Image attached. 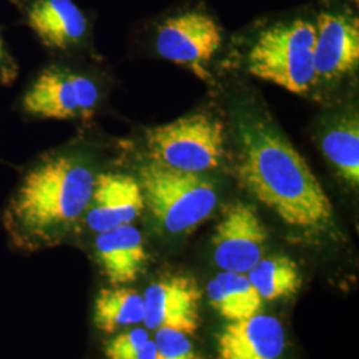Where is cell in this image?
I'll list each match as a JSON object with an SVG mask.
<instances>
[{
    "mask_svg": "<svg viewBox=\"0 0 359 359\" xmlns=\"http://www.w3.org/2000/svg\"><path fill=\"white\" fill-rule=\"evenodd\" d=\"M99 154L92 142L76 139L22 168L0 215L10 248L32 255L76 236L104 167Z\"/></svg>",
    "mask_w": 359,
    "mask_h": 359,
    "instance_id": "1",
    "label": "cell"
},
{
    "mask_svg": "<svg viewBox=\"0 0 359 359\" xmlns=\"http://www.w3.org/2000/svg\"><path fill=\"white\" fill-rule=\"evenodd\" d=\"M237 177L248 192L297 231L317 234L334 226V208L321 182L293 144L266 116L237 121Z\"/></svg>",
    "mask_w": 359,
    "mask_h": 359,
    "instance_id": "2",
    "label": "cell"
},
{
    "mask_svg": "<svg viewBox=\"0 0 359 359\" xmlns=\"http://www.w3.org/2000/svg\"><path fill=\"white\" fill-rule=\"evenodd\" d=\"M105 99L104 77L96 71L53 57L27 80L13 104L26 121H87Z\"/></svg>",
    "mask_w": 359,
    "mask_h": 359,
    "instance_id": "3",
    "label": "cell"
},
{
    "mask_svg": "<svg viewBox=\"0 0 359 359\" xmlns=\"http://www.w3.org/2000/svg\"><path fill=\"white\" fill-rule=\"evenodd\" d=\"M145 208L156 224L172 236L194 231L215 212L217 188L204 175H194L145 163L139 169Z\"/></svg>",
    "mask_w": 359,
    "mask_h": 359,
    "instance_id": "4",
    "label": "cell"
},
{
    "mask_svg": "<svg viewBox=\"0 0 359 359\" xmlns=\"http://www.w3.org/2000/svg\"><path fill=\"white\" fill-rule=\"evenodd\" d=\"M316 23L295 18L259 32L248 53L252 75L289 92L305 95L316 86Z\"/></svg>",
    "mask_w": 359,
    "mask_h": 359,
    "instance_id": "5",
    "label": "cell"
},
{
    "mask_svg": "<svg viewBox=\"0 0 359 359\" xmlns=\"http://www.w3.org/2000/svg\"><path fill=\"white\" fill-rule=\"evenodd\" d=\"M145 148L152 161L176 170L204 175L221 167L226 154V129L216 116L192 114L148 129Z\"/></svg>",
    "mask_w": 359,
    "mask_h": 359,
    "instance_id": "6",
    "label": "cell"
},
{
    "mask_svg": "<svg viewBox=\"0 0 359 359\" xmlns=\"http://www.w3.org/2000/svg\"><path fill=\"white\" fill-rule=\"evenodd\" d=\"M39 44L53 57L90 51L92 23L75 0H8Z\"/></svg>",
    "mask_w": 359,
    "mask_h": 359,
    "instance_id": "7",
    "label": "cell"
},
{
    "mask_svg": "<svg viewBox=\"0 0 359 359\" xmlns=\"http://www.w3.org/2000/svg\"><path fill=\"white\" fill-rule=\"evenodd\" d=\"M222 34L217 22L205 13L187 11L168 18L157 28L154 47L172 63L191 68L208 79L206 65L219 50Z\"/></svg>",
    "mask_w": 359,
    "mask_h": 359,
    "instance_id": "8",
    "label": "cell"
},
{
    "mask_svg": "<svg viewBox=\"0 0 359 359\" xmlns=\"http://www.w3.org/2000/svg\"><path fill=\"white\" fill-rule=\"evenodd\" d=\"M359 65L358 16L346 8L323 10L316 20V84L334 86Z\"/></svg>",
    "mask_w": 359,
    "mask_h": 359,
    "instance_id": "9",
    "label": "cell"
},
{
    "mask_svg": "<svg viewBox=\"0 0 359 359\" xmlns=\"http://www.w3.org/2000/svg\"><path fill=\"white\" fill-rule=\"evenodd\" d=\"M268 231L256 208L243 201L228 206L218 221L213 261L222 271L246 274L264 258Z\"/></svg>",
    "mask_w": 359,
    "mask_h": 359,
    "instance_id": "10",
    "label": "cell"
},
{
    "mask_svg": "<svg viewBox=\"0 0 359 359\" xmlns=\"http://www.w3.org/2000/svg\"><path fill=\"white\" fill-rule=\"evenodd\" d=\"M144 209L145 201L137 177L120 169L103 167L95 180L90 204L77 234H95L133 224Z\"/></svg>",
    "mask_w": 359,
    "mask_h": 359,
    "instance_id": "11",
    "label": "cell"
},
{
    "mask_svg": "<svg viewBox=\"0 0 359 359\" xmlns=\"http://www.w3.org/2000/svg\"><path fill=\"white\" fill-rule=\"evenodd\" d=\"M142 298L147 330L172 329L189 337L198 330L203 292L193 277H161L145 289Z\"/></svg>",
    "mask_w": 359,
    "mask_h": 359,
    "instance_id": "12",
    "label": "cell"
},
{
    "mask_svg": "<svg viewBox=\"0 0 359 359\" xmlns=\"http://www.w3.org/2000/svg\"><path fill=\"white\" fill-rule=\"evenodd\" d=\"M90 246L93 259L112 286L135 283L148 262L142 233L133 224L92 234Z\"/></svg>",
    "mask_w": 359,
    "mask_h": 359,
    "instance_id": "13",
    "label": "cell"
},
{
    "mask_svg": "<svg viewBox=\"0 0 359 359\" xmlns=\"http://www.w3.org/2000/svg\"><path fill=\"white\" fill-rule=\"evenodd\" d=\"M283 350V323L261 313L229 322L218 335V359H280Z\"/></svg>",
    "mask_w": 359,
    "mask_h": 359,
    "instance_id": "14",
    "label": "cell"
},
{
    "mask_svg": "<svg viewBox=\"0 0 359 359\" xmlns=\"http://www.w3.org/2000/svg\"><path fill=\"white\" fill-rule=\"evenodd\" d=\"M322 152L351 188L359 185V120L355 111L335 116L321 136Z\"/></svg>",
    "mask_w": 359,
    "mask_h": 359,
    "instance_id": "15",
    "label": "cell"
},
{
    "mask_svg": "<svg viewBox=\"0 0 359 359\" xmlns=\"http://www.w3.org/2000/svg\"><path fill=\"white\" fill-rule=\"evenodd\" d=\"M210 306L228 322L240 321L258 314L264 299L246 274L221 271L208 283Z\"/></svg>",
    "mask_w": 359,
    "mask_h": 359,
    "instance_id": "16",
    "label": "cell"
},
{
    "mask_svg": "<svg viewBox=\"0 0 359 359\" xmlns=\"http://www.w3.org/2000/svg\"><path fill=\"white\" fill-rule=\"evenodd\" d=\"M93 325L102 333L116 334L144 321L142 294L128 286H107L93 304Z\"/></svg>",
    "mask_w": 359,
    "mask_h": 359,
    "instance_id": "17",
    "label": "cell"
},
{
    "mask_svg": "<svg viewBox=\"0 0 359 359\" xmlns=\"http://www.w3.org/2000/svg\"><path fill=\"white\" fill-rule=\"evenodd\" d=\"M246 276L261 298L266 301L292 297L302 285L297 264L286 256L264 257Z\"/></svg>",
    "mask_w": 359,
    "mask_h": 359,
    "instance_id": "18",
    "label": "cell"
},
{
    "mask_svg": "<svg viewBox=\"0 0 359 359\" xmlns=\"http://www.w3.org/2000/svg\"><path fill=\"white\" fill-rule=\"evenodd\" d=\"M105 359H154L156 345L149 330L133 326L116 333L104 345Z\"/></svg>",
    "mask_w": 359,
    "mask_h": 359,
    "instance_id": "19",
    "label": "cell"
},
{
    "mask_svg": "<svg viewBox=\"0 0 359 359\" xmlns=\"http://www.w3.org/2000/svg\"><path fill=\"white\" fill-rule=\"evenodd\" d=\"M154 359H201L189 335L172 329L156 330Z\"/></svg>",
    "mask_w": 359,
    "mask_h": 359,
    "instance_id": "20",
    "label": "cell"
},
{
    "mask_svg": "<svg viewBox=\"0 0 359 359\" xmlns=\"http://www.w3.org/2000/svg\"><path fill=\"white\" fill-rule=\"evenodd\" d=\"M19 76V63L10 50L0 26V86L11 87Z\"/></svg>",
    "mask_w": 359,
    "mask_h": 359,
    "instance_id": "21",
    "label": "cell"
}]
</instances>
